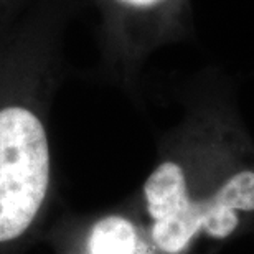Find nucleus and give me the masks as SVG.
Returning <instances> with one entry per match:
<instances>
[{
	"instance_id": "1",
	"label": "nucleus",
	"mask_w": 254,
	"mask_h": 254,
	"mask_svg": "<svg viewBox=\"0 0 254 254\" xmlns=\"http://www.w3.org/2000/svg\"><path fill=\"white\" fill-rule=\"evenodd\" d=\"M152 245L160 254H189L198 243H225L254 215V164L223 159L195 182L182 162H160L144 184Z\"/></svg>"
},
{
	"instance_id": "2",
	"label": "nucleus",
	"mask_w": 254,
	"mask_h": 254,
	"mask_svg": "<svg viewBox=\"0 0 254 254\" xmlns=\"http://www.w3.org/2000/svg\"><path fill=\"white\" fill-rule=\"evenodd\" d=\"M47 129L32 109H0V245L18 240L37 220L50 190Z\"/></svg>"
},
{
	"instance_id": "3",
	"label": "nucleus",
	"mask_w": 254,
	"mask_h": 254,
	"mask_svg": "<svg viewBox=\"0 0 254 254\" xmlns=\"http://www.w3.org/2000/svg\"><path fill=\"white\" fill-rule=\"evenodd\" d=\"M124 7L135 8V10H145V8H154L157 5L164 3L165 0H116Z\"/></svg>"
},
{
	"instance_id": "4",
	"label": "nucleus",
	"mask_w": 254,
	"mask_h": 254,
	"mask_svg": "<svg viewBox=\"0 0 254 254\" xmlns=\"http://www.w3.org/2000/svg\"><path fill=\"white\" fill-rule=\"evenodd\" d=\"M154 254H160V253H154Z\"/></svg>"
}]
</instances>
